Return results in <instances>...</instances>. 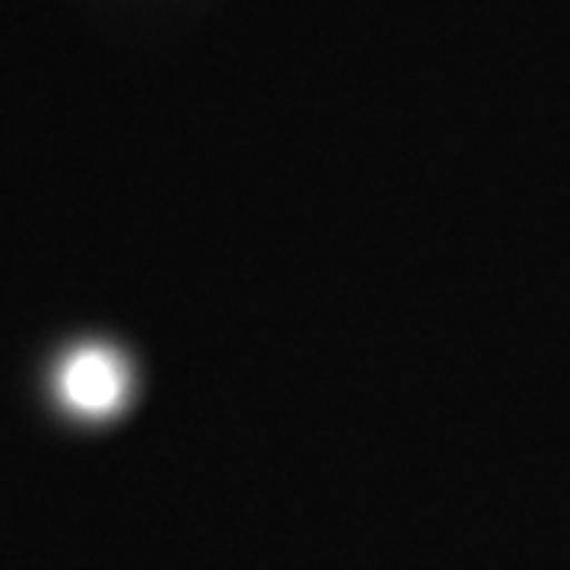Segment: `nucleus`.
<instances>
[{
    "label": "nucleus",
    "mask_w": 570,
    "mask_h": 570,
    "mask_svg": "<svg viewBox=\"0 0 570 570\" xmlns=\"http://www.w3.org/2000/svg\"><path fill=\"white\" fill-rule=\"evenodd\" d=\"M130 374L121 355L108 348H77L58 374V390L67 409L82 419H108L124 406Z\"/></svg>",
    "instance_id": "nucleus-1"
}]
</instances>
